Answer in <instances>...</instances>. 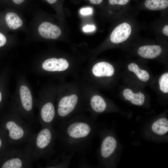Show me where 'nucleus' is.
I'll return each instance as SVG.
<instances>
[{"label": "nucleus", "instance_id": "6ab92c4d", "mask_svg": "<svg viewBox=\"0 0 168 168\" xmlns=\"http://www.w3.org/2000/svg\"><path fill=\"white\" fill-rule=\"evenodd\" d=\"M131 0H108L107 5L111 8L125 7L129 3Z\"/></svg>", "mask_w": 168, "mask_h": 168}, {"label": "nucleus", "instance_id": "f3484780", "mask_svg": "<svg viewBox=\"0 0 168 168\" xmlns=\"http://www.w3.org/2000/svg\"><path fill=\"white\" fill-rule=\"evenodd\" d=\"M128 70L133 72L138 77V79L143 82H146L149 79V75L146 71L139 68L138 65L134 63H130L128 66Z\"/></svg>", "mask_w": 168, "mask_h": 168}, {"label": "nucleus", "instance_id": "ddd939ff", "mask_svg": "<svg viewBox=\"0 0 168 168\" xmlns=\"http://www.w3.org/2000/svg\"><path fill=\"white\" fill-rule=\"evenodd\" d=\"M90 104L92 111L96 114L104 112L107 107V104L105 100L98 95H94L91 98Z\"/></svg>", "mask_w": 168, "mask_h": 168}, {"label": "nucleus", "instance_id": "0eeeda50", "mask_svg": "<svg viewBox=\"0 0 168 168\" xmlns=\"http://www.w3.org/2000/svg\"><path fill=\"white\" fill-rule=\"evenodd\" d=\"M107 134L102 140L99 155L101 160L107 163H110L112 157L117 147V142L113 136L110 134Z\"/></svg>", "mask_w": 168, "mask_h": 168}, {"label": "nucleus", "instance_id": "f257e3e1", "mask_svg": "<svg viewBox=\"0 0 168 168\" xmlns=\"http://www.w3.org/2000/svg\"><path fill=\"white\" fill-rule=\"evenodd\" d=\"M55 129L56 140L67 153H82L90 146L97 132L95 119L75 115L59 123Z\"/></svg>", "mask_w": 168, "mask_h": 168}, {"label": "nucleus", "instance_id": "a211bd4d", "mask_svg": "<svg viewBox=\"0 0 168 168\" xmlns=\"http://www.w3.org/2000/svg\"><path fill=\"white\" fill-rule=\"evenodd\" d=\"M11 5V8L23 14L28 10V6L30 0H9Z\"/></svg>", "mask_w": 168, "mask_h": 168}, {"label": "nucleus", "instance_id": "cd10ccee", "mask_svg": "<svg viewBox=\"0 0 168 168\" xmlns=\"http://www.w3.org/2000/svg\"><path fill=\"white\" fill-rule=\"evenodd\" d=\"M2 100V96L1 93L0 91V103Z\"/></svg>", "mask_w": 168, "mask_h": 168}, {"label": "nucleus", "instance_id": "dca6fc26", "mask_svg": "<svg viewBox=\"0 0 168 168\" xmlns=\"http://www.w3.org/2000/svg\"><path fill=\"white\" fill-rule=\"evenodd\" d=\"M153 132L155 134L162 135L168 131V120L165 118H161L153 123L152 127Z\"/></svg>", "mask_w": 168, "mask_h": 168}, {"label": "nucleus", "instance_id": "1a4fd4ad", "mask_svg": "<svg viewBox=\"0 0 168 168\" xmlns=\"http://www.w3.org/2000/svg\"><path fill=\"white\" fill-rule=\"evenodd\" d=\"M68 66L67 61L63 58H50L44 61L42 64V67L44 70L50 72L64 71Z\"/></svg>", "mask_w": 168, "mask_h": 168}, {"label": "nucleus", "instance_id": "393cba45", "mask_svg": "<svg viewBox=\"0 0 168 168\" xmlns=\"http://www.w3.org/2000/svg\"><path fill=\"white\" fill-rule=\"evenodd\" d=\"M90 4L94 5H99L103 2L104 0H87Z\"/></svg>", "mask_w": 168, "mask_h": 168}, {"label": "nucleus", "instance_id": "423d86ee", "mask_svg": "<svg viewBox=\"0 0 168 168\" xmlns=\"http://www.w3.org/2000/svg\"><path fill=\"white\" fill-rule=\"evenodd\" d=\"M8 158L2 164V168H28L31 167L33 162L25 149L13 148Z\"/></svg>", "mask_w": 168, "mask_h": 168}, {"label": "nucleus", "instance_id": "bb28decb", "mask_svg": "<svg viewBox=\"0 0 168 168\" xmlns=\"http://www.w3.org/2000/svg\"><path fill=\"white\" fill-rule=\"evenodd\" d=\"M2 140L1 138V137H0V148H1V147H2Z\"/></svg>", "mask_w": 168, "mask_h": 168}, {"label": "nucleus", "instance_id": "9b49d317", "mask_svg": "<svg viewBox=\"0 0 168 168\" xmlns=\"http://www.w3.org/2000/svg\"><path fill=\"white\" fill-rule=\"evenodd\" d=\"M114 72L113 66L110 63L105 62L96 63L92 68L93 75L99 77H110L114 74Z\"/></svg>", "mask_w": 168, "mask_h": 168}, {"label": "nucleus", "instance_id": "39448f33", "mask_svg": "<svg viewBox=\"0 0 168 168\" xmlns=\"http://www.w3.org/2000/svg\"><path fill=\"white\" fill-rule=\"evenodd\" d=\"M79 99L76 94L63 97L59 100L53 124H57L74 114L78 103Z\"/></svg>", "mask_w": 168, "mask_h": 168}, {"label": "nucleus", "instance_id": "5701e85b", "mask_svg": "<svg viewBox=\"0 0 168 168\" xmlns=\"http://www.w3.org/2000/svg\"><path fill=\"white\" fill-rule=\"evenodd\" d=\"M80 13L83 15H87L91 14L93 12L92 8L89 7H84L80 10Z\"/></svg>", "mask_w": 168, "mask_h": 168}, {"label": "nucleus", "instance_id": "4468645a", "mask_svg": "<svg viewBox=\"0 0 168 168\" xmlns=\"http://www.w3.org/2000/svg\"><path fill=\"white\" fill-rule=\"evenodd\" d=\"M123 94L124 98L133 104L141 106L144 103L145 96L140 92L135 93L130 89H126L124 90Z\"/></svg>", "mask_w": 168, "mask_h": 168}, {"label": "nucleus", "instance_id": "2eb2a0df", "mask_svg": "<svg viewBox=\"0 0 168 168\" xmlns=\"http://www.w3.org/2000/svg\"><path fill=\"white\" fill-rule=\"evenodd\" d=\"M143 5L146 8L150 10H163L168 7V0H145Z\"/></svg>", "mask_w": 168, "mask_h": 168}, {"label": "nucleus", "instance_id": "20e7f679", "mask_svg": "<svg viewBox=\"0 0 168 168\" xmlns=\"http://www.w3.org/2000/svg\"><path fill=\"white\" fill-rule=\"evenodd\" d=\"M31 125L20 116L12 114L5 124L9 142L13 145L26 143L34 133Z\"/></svg>", "mask_w": 168, "mask_h": 168}, {"label": "nucleus", "instance_id": "412c9836", "mask_svg": "<svg viewBox=\"0 0 168 168\" xmlns=\"http://www.w3.org/2000/svg\"><path fill=\"white\" fill-rule=\"evenodd\" d=\"M50 5L59 14L62 10L63 0H42Z\"/></svg>", "mask_w": 168, "mask_h": 168}, {"label": "nucleus", "instance_id": "aec40b11", "mask_svg": "<svg viewBox=\"0 0 168 168\" xmlns=\"http://www.w3.org/2000/svg\"><path fill=\"white\" fill-rule=\"evenodd\" d=\"M160 90L165 93L168 92V73L163 74L159 80Z\"/></svg>", "mask_w": 168, "mask_h": 168}, {"label": "nucleus", "instance_id": "6e6552de", "mask_svg": "<svg viewBox=\"0 0 168 168\" xmlns=\"http://www.w3.org/2000/svg\"><path fill=\"white\" fill-rule=\"evenodd\" d=\"M132 31L131 25L124 22L117 26L113 30L110 35L111 42L118 44L126 41L130 36Z\"/></svg>", "mask_w": 168, "mask_h": 168}, {"label": "nucleus", "instance_id": "7ed1b4c3", "mask_svg": "<svg viewBox=\"0 0 168 168\" xmlns=\"http://www.w3.org/2000/svg\"><path fill=\"white\" fill-rule=\"evenodd\" d=\"M50 19L39 9L33 11L32 19L25 32L26 39L39 41L59 39L62 35V30L60 26Z\"/></svg>", "mask_w": 168, "mask_h": 168}, {"label": "nucleus", "instance_id": "f03ea898", "mask_svg": "<svg viewBox=\"0 0 168 168\" xmlns=\"http://www.w3.org/2000/svg\"><path fill=\"white\" fill-rule=\"evenodd\" d=\"M41 128L39 132L33 133L24 148L33 161L40 159L48 160L55 152V129L53 126Z\"/></svg>", "mask_w": 168, "mask_h": 168}, {"label": "nucleus", "instance_id": "9d476101", "mask_svg": "<svg viewBox=\"0 0 168 168\" xmlns=\"http://www.w3.org/2000/svg\"><path fill=\"white\" fill-rule=\"evenodd\" d=\"M162 52L161 47L158 45H143L138 50V55L145 58L153 59L159 56Z\"/></svg>", "mask_w": 168, "mask_h": 168}, {"label": "nucleus", "instance_id": "b1692460", "mask_svg": "<svg viewBox=\"0 0 168 168\" xmlns=\"http://www.w3.org/2000/svg\"><path fill=\"white\" fill-rule=\"evenodd\" d=\"M95 27L94 26L87 25L83 28V30L85 32L92 31L95 30Z\"/></svg>", "mask_w": 168, "mask_h": 168}, {"label": "nucleus", "instance_id": "4be33fe9", "mask_svg": "<svg viewBox=\"0 0 168 168\" xmlns=\"http://www.w3.org/2000/svg\"><path fill=\"white\" fill-rule=\"evenodd\" d=\"M16 37V35H15L12 37L7 39L6 35L0 32V47L4 46L6 44L7 39L13 38Z\"/></svg>", "mask_w": 168, "mask_h": 168}, {"label": "nucleus", "instance_id": "f8f14e48", "mask_svg": "<svg viewBox=\"0 0 168 168\" xmlns=\"http://www.w3.org/2000/svg\"><path fill=\"white\" fill-rule=\"evenodd\" d=\"M75 154L73 153H67L63 152L60 156L59 159L55 161L48 164L47 168H68L70 161Z\"/></svg>", "mask_w": 168, "mask_h": 168}, {"label": "nucleus", "instance_id": "a878e982", "mask_svg": "<svg viewBox=\"0 0 168 168\" xmlns=\"http://www.w3.org/2000/svg\"><path fill=\"white\" fill-rule=\"evenodd\" d=\"M163 34L166 36H168V25H166L163 27L162 30Z\"/></svg>", "mask_w": 168, "mask_h": 168}]
</instances>
